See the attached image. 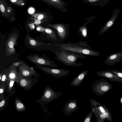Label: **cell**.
<instances>
[{"label": "cell", "instance_id": "cell-32", "mask_svg": "<svg viewBox=\"0 0 122 122\" xmlns=\"http://www.w3.org/2000/svg\"><path fill=\"white\" fill-rule=\"evenodd\" d=\"M1 10V11L3 12L5 10V8L4 6L2 5H1L0 6Z\"/></svg>", "mask_w": 122, "mask_h": 122}, {"label": "cell", "instance_id": "cell-10", "mask_svg": "<svg viewBox=\"0 0 122 122\" xmlns=\"http://www.w3.org/2000/svg\"><path fill=\"white\" fill-rule=\"evenodd\" d=\"M96 74L99 77L108 79L112 81L122 83V78L107 70L98 71Z\"/></svg>", "mask_w": 122, "mask_h": 122}, {"label": "cell", "instance_id": "cell-19", "mask_svg": "<svg viewBox=\"0 0 122 122\" xmlns=\"http://www.w3.org/2000/svg\"><path fill=\"white\" fill-rule=\"evenodd\" d=\"M15 80L12 79L7 80L6 82L5 92L8 94L9 97L12 96L15 92Z\"/></svg>", "mask_w": 122, "mask_h": 122}, {"label": "cell", "instance_id": "cell-13", "mask_svg": "<svg viewBox=\"0 0 122 122\" xmlns=\"http://www.w3.org/2000/svg\"><path fill=\"white\" fill-rule=\"evenodd\" d=\"M92 111L96 115L105 112L108 109L104 105L102 104L95 100L90 99Z\"/></svg>", "mask_w": 122, "mask_h": 122}, {"label": "cell", "instance_id": "cell-35", "mask_svg": "<svg viewBox=\"0 0 122 122\" xmlns=\"http://www.w3.org/2000/svg\"><path fill=\"white\" fill-rule=\"evenodd\" d=\"M98 0H88V1L90 2H92L96 1Z\"/></svg>", "mask_w": 122, "mask_h": 122}, {"label": "cell", "instance_id": "cell-17", "mask_svg": "<svg viewBox=\"0 0 122 122\" xmlns=\"http://www.w3.org/2000/svg\"><path fill=\"white\" fill-rule=\"evenodd\" d=\"M88 72V70H86L80 73L71 81V85L75 87L80 86Z\"/></svg>", "mask_w": 122, "mask_h": 122}, {"label": "cell", "instance_id": "cell-20", "mask_svg": "<svg viewBox=\"0 0 122 122\" xmlns=\"http://www.w3.org/2000/svg\"><path fill=\"white\" fill-rule=\"evenodd\" d=\"M45 32L47 35V38L49 39H51L55 43L59 42L57 33L54 30L51 28H45Z\"/></svg>", "mask_w": 122, "mask_h": 122}, {"label": "cell", "instance_id": "cell-12", "mask_svg": "<svg viewBox=\"0 0 122 122\" xmlns=\"http://www.w3.org/2000/svg\"><path fill=\"white\" fill-rule=\"evenodd\" d=\"M106 58L104 63L108 66H113L122 60V51L111 54Z\"/></svg>", "mask_w": 122, "mask_h": 122}, {"label": "cell", "instance_id": "cell-21", "mask_svg": "<svg viewBox=\"0 0 122 122\" xmlns=\"http://www.w3.org/2000/svg\"><path fill=\"white\" fill-rule=\"evenodd\" d=\"M15 109L17 111L22 112L25 111L26 109L25 106L19 99L15 97Z\"/></svg>", "mask_w": 122, "mask_h": 122}, {"label": "cell", "instance_id": "cell-25", "mask_svg": "<svg viewBox=\"0 0 122 122\" xmlns=\"http://www.w3.org/2000/svg\"><path fill=\"white\" fill-rule=\"evenodd\" d=\"M9 70V68L5 70L2 71L3 75L0 83L2 82H6L7 80V76L8 72Z\"/></svg>", "mask_w": 122, "mask_h": 122}, {"label": "cell", "instance_id": "cell-6", "mask_svg": "<svg viewBox=\"0 0 122 122\" xmlns=\"http://www.w3.org/2000/svg\"><path fill=\"white\" fill-rule=\"evenodd\" d=\"M36 66L42 71L56 78H60L67 76L70 70L65 69L57 68L36 64Z\"/></svg>", "mask_w": 122, "mask_h": 122}, {"label": "cell", "instance_id": "cell-15", "mask_svg": "<svg viewBox=\"0 0 122 122\" xmlns=\"http://www.w3.org/2000/svg\"><path fill=\"white\" fill-rule=\"evenodd\" d=\"M118 14V13L117 12L112 15L110 18L106 22L98 32L99 35L105 33L112 26L117 18Z\"/></svg>", "mask_w": 122, "mask_h": 122}, {"label": "cell", "instance_id": "cell-34", "mask_svg": "<svg viewBox=\"0 0 122 122\" xmlns=\"http://www.w3.org/2000/svg\"><path fill=\"white\" fill-rule=\"evenodd\" d=\"M3 73L2 71H1L0 73V81H1L2 75Z\"/></svg>", "mask_w": 122, "mask_h": 122}, {"label": "cell", "instance_id": "cell-22", "mask_svg": "<svg viewBox=\"0 0 122 122\" xmlns=\"http://www.w3.org/2000/svg\"><path fill=\"white\" fill-rule=\"evenodd\" d=\"M87 31L86 26L85 24L80 26L77 30V32L80 34L81 37L84 38H86L87 37Z\"/></svg>", "mask_w": 122, "mask_h": 122}, {"label": "cell", "instance_id": "cell-8", "mask_svg": "<svg viewBox=\"0 0 122 122\" xmlns=\"http://www.w3.org/2000/svg\"><path fill=\"white\" fill-rule=\"evenodd\" d=\"M19 72L23 77H31L34 76L39 78L40 75L32 67L21 62L18 66Z\"/></svg>", "mask_w": 122, "mask_h": 122}, {"label": "cell", "instance_id": "cell-38", "mask_svg": "<svg viewBox=\"0 0 122 122\" xmlns=\"http://www.w3.org/2000/svg\"><path fill=\"white\" fill-rule=\"evenodd\" d=\"M120 31L122 32V29L121 30H120Z\"/></svg>", "mask_w": 122, "mask_h": 122}, {"label": "cell", "instance_id": "cell-36", "mask_svg": "<svg viewBox=\"0 0 122 122\" xmlns=\"http://www.w3.org/2000/svg\"><path fill=\"white\" fill-rule=\"evenodd\" d=\"M120 104L122 106V96L121 97L120 100Z\"/></svg>", "mask_w": 122, "mask_h": 122}, {"label": "cell", "instance_id": "cell-3", "mask_svg": "<svg viewBox=\"0 0 122 122\" xmlns=\"http://www.w3.org/2000/svg\"><path fill=\"white\" fill-rule=\"evenodd\" d=\"M112 87L111 84L103 78L95 81L92 85V91L98 96L104 95L111 90Z\"/></svg>", "mask_w": 122, "mask_h": 122}, {"label": "cell", "instance_id": "cell-1", "mask_svg": "<svg viewBox=\"0 0 122 122\" xmlns=\"http://www.w3.org/2000/svg\"><path fill=\"white\" fill-rule=\"evenodd\" d=\"M55 43L58 48L71 52L95 57L101 54L99 52L92 49L85 41H79L76 43L59 42Z\"/></svg>", "mask_w": 122, "mask_h": 122}, {"label": "cell", "instance_id": "cell-39", "mask_svg": "<svg viewBox=\"0 0 122 122\" xmlns=\"http://www.w3.org/2000/svg\"><path fill=\"white\" fill-rule=\"evenodd\" d=\"M121 41L122 42V39L121 40Z\"/></svg>", "mask_w": 122, "mask_h": 122}, {"label": "cell", "instance_id": "cell-5", "mask_svg": "<svg viewBox=\"0 0 122 122\" xmlns=\"http://www.w3.org/2000/svg\"><path fill=\"white\" fill-rule=\"evenodd\" d=\"M47 25L56 30L59 42H63L68 37L70 34V25H69L65 23L49 24Z\"/></svg>", "mask_w": 122, "mask_h": 122}, {"label": "cell", "instance_id": "cell-30", "mask_svg": "<svg viewBox=\"0 0 122 122\" xmlns=\"http://www.w3.org/2000/svg\"><path fill=\"white\" fill-rule=\"evenodd\" d=\"M41 20L37 19L34 22V23L36 25H38L40 24L41 23Z\"/></svg>", "mask_w": 122, "mask_h": 122}, {"label": "cell", "instance_id": "cell-2", "mask_svg": "<svg viewBox=\"0 0 122 122\" xmlns=\"http://www.w3.org/2000/svg\"><path fill=\"white\" fill-rule=\"evenodd\" d=\"M54 52L56 56L55 59L56 60L69 66H81L83 64L77 63V59H84L86 57L85 55L67 51L57 47Z\"/></svg>", "mask_w": 122, "mask_h": 122}, {"label": "cell", "instance_id": "cell-7", "mask_svg": "<svg viewBox=\"0 0 122 122\" xmlns=\"http://www.w3.org/2000/svg\"><path fill=\"white\" fill-rule=\"evenodd\" d=\"M27 58L36 64L43 66L55 68L58 67L54 61L50 60L48 58L41 57L37 54H34L27 57Z\"/></svg>", "mask_w": 122, "mask_h": 122}, {"label": "cell", "instance_id": "cell-31", "mask_svg": "<svg viewBox=\"0 0 122 122\" xmlns=\"http://www.w3.org/2000/svg\"><path fill=\"white\" fill-rule=\"evenodd\" d=\"M28 11L29 13L32 14L34 12V10L33 8H30L29 9Z\"/></svg>", "mask_w": 122, "mask_h": 122}, {"label": "cell", "instance_id": "cell-28", "mask_svg": "<svg viewBox=\"0 0 122 122\" xmlns=\"http://www.w3.org/2000/svg\"><path fill=\"white\" fill-rule=\"evenodd\" d=\"M107 70L122 78V71L115 69L108 70Z\"/></svg>", "mask_w": 122, "mask_h": 122}, {"label": "cell", "instance_id": "cell-24", "mask_svg": "<svg viewBox=\"0 0 122 122\" xmlns=\"http://www.w3.org/2000/svg\"><path fill=\"white\" fill-rule=\"evenodd\" d=\"M6 86V82H2L0 83V101L1 100L4 96Z\"/></svg>", "mask_w": 122, "mask_h": 122}, {"label": "cell", "instance_id": "cell-9", "mask_svg": "<svg viewBox=\"0 0 122 122\" xmlns=\"http://www.w3.org/2000/svg\"><path fill=\"white\" fill-rule=\"evenodd\" d=\"M38 81V79L35 78L23 77L16 83L25 90L28 91L32 88Z\"/></svg>", "mask_w": 122, "mask_h": 122}, {"label": "cell", "instance_id": "cell-4", "mask_svg": "<svg viewBox=\"0 0 122 122\" xmlns=\"http://www.w3.org/2000/svg\"><path fill=\"white\" fill-rule=\"evenodd\" d=\"M62 94L61 92L54 91L49 86L44 89L43 95L36 102L41 105L47 104L58 98Z\"/></svg>", "mask_w": 122, "mask_h": 122}, {"label": "cell", "instance_id": "cell-23", "mask_svg": "<svg viewBox=\"0 0 122 122\" xmlns=\"http://www.w3.org/2000/svg\"><path fill=\"white\" fill-rule=\"evenodd\" d=\"M0 112L2 111L6 106L9 102V97L4 96L0 101Z\"/></svg>", "mask_w": 122, "mask_h": 122}, {"label": "cell", "instance_id": "cell-27", "mask_svg": "<svg viewBox=\"0 0 122 122\" xmlns=\"http://www.w3.org/2000/svg\"><path fill=\"white\" fill-rule=\"evenodd\" d=\"M28 40L30 44L33 46H38L40 45L38 42L30 37H28Z\"/></svg>", "mask_w": 122, "mask_h": 122}, {"label": "cell", "instance_id": "cell-29", "mask_svg": "<svg viewBox=\"0 0 122 122\" xmlns=\"http://www.w3.org/2000/svg\"><path fill=\"white\" fill-rule=\"evenodd\" d=\"M22 62H15L12 63L10 66L16 68Z\"/></svg>", "mask_w": 122, "mask_h": 122}, {"label": "cell", "instance_id": "cell-11", "mask_svg": "<svg viewBox=\"0 0 122 122\" xmlns=\"http://www.w3.org/2000/svg\"><path fill=\"white\" fill-rule=\"evenodd\" d=\"M79 107L77 99L70 100L65 103L63 109V113L65 115L69 116L75 112Z\"/></svg>", "mask_w": 122, "mask_h": 122}, {"label": "cell", "instance_id": "cell-14", "mask_svg": "<svg viewBox=\"0 0 122 122\" xmlns=\"http://www.w3.org/2000/svg\"><path fill=\"white\" fill-rule=\"evenodd\" d=\"M17 35L13 34L9 37L6 43V51L8 54L12 55L15 52L14 46L17 39Z\"/></svg>", "mask_w": 122, "mask_h": 122}, {"label": "cell", "instance_id": "cell-16", "mask_svg": "<svg viewBox=\"0 0 122 122\" xmlns=\"http://www.w3.org/2000/svg\"><path fill=\"white\" fill-rule=\"evenodd\" d=\"M9 68L7 80H13L15 81L16 83L23 77L17 71L16 68L10 66Z\"/></svg>", "mask_w": 122, "mask_h": 122}, {"label": "cell", "instance_id": "cell-33", "mask_svg": "<svg viewBox=\"0 0 122 122\" xmlns=\"http://www.w3.org/2000/svg\"><path fill=\"white\" fill-rule=\"evenodd\" d=\"M44 17L43 15H40L38 18V19L39 20H41Z\"/></svg>", "mask_w": 122, "mask_h": 122}, {"label": "cell", "instance_id": "cell-26", "mask_svg": "<svg viewBox=\"0 0 122 122\" xmlns=\"http://www.w3.org/2000/svg\"><path fill=\"white\" fill-rule=\"evenodd\" d=\"M93 112L92 111L85 117L83 120L84 122H90L93 115Z\"/></svg>", "mask_w": 122, "mask_h": 122}, {"label": "cell", "instance_id": "cell-18", "mask_svg": "<svg viewBox=\"0 0 122 122\" xmlns=\"http://www.w3.org/2000/svg\"><path fill=\"white\" fill-rule=\"evenodd\" d=\"M95 115L97 122H103L106 119L110 122L113 121L112 115L108 109L104 113Z\"/></svg>", "mask_w": 122, "mask_h": 122}, {"label": "cell", "instance_id": "cell-37", "mask_svg": "<svg viewBox=\"0 0 122 122\" xmlns=\"http://www.w3.org/2000/svg\"><path fill=\"white\" fill-rule=\"evenodd\" d=\"M17 0H10L12 2H16Z\"/></svg>", "mask_w": 122, "mask_h": 122}]
</instances>
